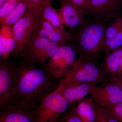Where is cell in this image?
I'll return each instance as SVG.
<instances>
[{
  "instance_id": "cell-20",
  "label": "cell",
  "mask_w": 122,
  "mask_h": 122,
  "mask_svg": "<svg viewBox=\"0 0 122 122\" xmlns=\"http://www.w3.org/2000/svg\"><path fill=\"white\" fill-rule=\"evenodd\" d=\"M27 12L37 17H41L42 10L46 5L51 0H27Z\"/></svg>"
},
{
  "instance_id": "cell-17",
  "label": "cell",
  "mask_w": 122,
  "mask_h": 122,
  "mask_svg": "<svg viewBox=\"0 0 122 122\" xmlns=\"http://www.w3.org/2000/svg\"><path fill=\"white\" fill-rule=\"evenodd\" d=\"M28 10L27 0H22L18 5L10 13L1 24L13 26L25 15Z\"/></svg>"
},
{
  "instance_id": "cell-22",
  "label": "cell",
  "mask_w": 122,
  "mask_h": 122,
  "mask_svg": "<svg viewBox=\"0 0 122 122\" xmlns=\"http://www.w3.org/2000/svg\"><path fill=\"white\" fill-rule=\"evenodd\" d=\"M95 122H120L112 114L109 110L96 106Z\"/></svg>"
},
{
  "instance_id": "cell-29",
  "label": "cell",
  "mask_w": 122,
  "mask_h": 122,
  "mask_svg": "<svg viewBox=\"0 0 122 122\" xmlns=\"http://www.w3.org/2000/svg\"><path fill=\"white\" fill-rule=\"evenodd\" d=\"M122 75V66L118 68V69L116 73V75Z\"/></svg>"
},
{
  "instance_id": "cell-25",
  "label": "cell",
  "mask_w": 122,
  "mask_h": 122,
  "mask_svg": "<svg viewBox=\"0 0 122 122\" xmlns=\"http://www.w3.org/2000/svg\"><path fill=\"white\" fill-rule=\"evenodd\" d=\"M57 122H82L73 107H69L61 116Z\"/></svg>"
},
{
  "instance_id": "cell-24",
  "label": "cell",
  "mask_w": 122,
  "mask_h": 122,
  "mask_svg": "<svg viewBox=\"0 0 122 122\" xmlns=\"http://www.w3.org/2000/svg\"><path fill=\"white\" fill-rule=\"evenodd\" d=\"M113 22L106 28V38L112 39L122 29V16H118Z\"/></svg>"
},
{
  "instance_id": "cell-21",
  "label": "cell",
  "mask_w": 122,
  "mask_h": 122,
  "mask_svg": "<svg viewBox=\"0 0 122 122\" xmlns=\"http://www.w3.org/2000/svg\"><path fill=\"white\" fill-rule=\"evenodd\" d=\"M122 46V29L112 39L105 38L103 45V51L107 54Z\"/></svg>"
},
{
  "instance_id": "cell-30",
  "label": "cell",
  "mask_w": 122,
  "mask_h": 122,
  "mask_svg": "<svg viewBox=\"0 0 122 122\" xmlns=\"http://www.w3.org/2000/svg\"><path fill=\"white\" fill-rule=\"evenodd\" d=\"M86 4H87V6L89 7L90 9V5L91 1V0H85Z\"/></svg>"
},
{
  "instance_id": "cell-7",
  "label": "cell",
  "mask_w": 122,
  "mask_h": 122,
  "mask_svg": "<svg viewBox=\"0 0 122 122\" xmlns=\"http://www.w3.org/2000/svg\"><path fill=\"white\" fill-rule=\"evenodd\" d=\"M91 95L95 104L99 107L108 108L122 102V88L113 79L95 86Z\"/></svg>"
},
{
  "instance_id": "cell-18",
  "label": "cell",
  "mask_w": 122,
  "mask_h": 122,
  "mask_svg": "<svg viewBox=\"0 0 122 122\" xmlns=\"http://www.w3.org/2000/svg\"><path fill=\"white\" fill-rule=\"evenodd\" d=\"M41 17L55 27H64L61 22L58 10L53 7L51 1L48 2L44 7L42 12Z\"/></svg>"
},
{
  "instance_id": "cell-12",
  "label": "cell",
  "mask_w": 122,
  "mask_h": 122,
  "mask_svg": "<svg viewBox=\"0 0 122 122\" xmlns=\"http://www.w3.org/2000/svg\"><path fill=\"white\" fill-rule=\"evenodd\" d=\"M122 8V0H91L90 13L99 20L116 18Z\"/></svg>"
},
{
  "instance_id": "cell-11",
  "label": "cell",
  "mask_w": 122,
  "mask_h": 122,
  "mask_svg": "<svg viewBox=\"0 0 122 122\" xmlns=\"http://www.w3.org/2000/svg\"><path fill=\"white\" fill-rule=\"evenodd\" d=\"M61 5L58 9L61 22L71 30L83 24L84 14L86 11L75 4L69 0H58Z\"/></svg>"
},
{
  "instance_id": "cell-31",
  "label": "cell",
  "mask_w": 122,
  "mask_h": 122,
  "mask_svg": "<svg viewBox=\"0 0 122 122\" xmlns=\"http://www.w3.org/2000/svg\"><path fill=\"white\" fill-rule=\"evenodd\" d=\"M7 0H0V7Z\"/></svg>"
},
{
  "instance_id": "cell-19",
  "label": "cell",
  "mask_w": 122,
  "mask_h": 122,
  "mask_svg": "<svg viewBox=\"0 0 122 122\" xmlns=\"http://www.w3.org/2000/svg\"><path fill=\"white\" fill-rule=\"evenodd\" d=\"M72 33L67 31L64 27H55L48 37L52 41L56 42H69L72 39Z\"/></svg>"
},
{
  "instance_id": "cell-9",
  "label": "cell",
  "mask_w": 122,
  "mask_h": 122,
  "mask_svg": "<svg viewBox=\"0 0 122 122\" xmlns=\"http://www.w3.org/2000/svg\"><path fill=\"white\" fill-rule=\"evenodd\" d=\"M96 84L76 81L65 82L60 79L58 85L62 96L71 105L91 94Z\"/></svg>"
},
{
  "instance_id": "cell-3",
  "label": "cell",
  "mask_w": 122,
  "mask_h": 122,
  "mask_svg": "<svg viewBox=\"0 0 122 122\" xmlns=\"http://www.w3.org/2000/svg\"><path fill=\"white\" fill-rule=\"evenodd\" d=\"M71 105L63 97L57 86L40 102L35 109V122H57Z\"/></svg>"
},
{
  "instance_id": "cell-1",
  "label": "cell",
  "mask_w": 122,
  "mask_h": 122,
  "mask_svg": "<svg viewBox=\"0 0 122 122\" xmlns=\"http://www.w3.org/2000/svg\"><path fill=\"white\" fill-rule=\"evenodd\" d=\"M25 60L13 65L15 82L13 95L15 102L35 108L42 99L57 86L54 78L45 69Z\"/></svg>"
},
{
  "instance_id": "cell-2",
  "label": "cell",
  "mask_w": 122,
  "mask_h": 122,
  "mask_svg": "<svg viewBox=\"0 0 122 122\" xmlns=\"http://www.w3.org/2000/svg\"><path fill=\"white\" fill-rule=\"evenodd\" d=\"M106 28L99 22H90L85 25L76 32L72 33V45L79 54L90 61L95 59L103 51Z\"/></svg>"
},
{
  "instance_id": "cell-13",
  "label": "cell",
  "mask_w": 122,
  "mask_h": 122,
  "mask_svg": "<svg viewBox=\"0 0 122 122\" xmlns=\"http://www.w3.org/2000/svg\"><path fill=\"white\" fill-rule=\"evenodd\" d=\"M51 41L46 38L32 35L25 46L22 56L25 61L33 63H39L42 55Z\"/></svg>"
},
{
  "instance_id": "cell-6",
  "label": "cell",
  "mask_w": 122,
  "mask_h": 122,
  "mask_svg": "<svg viewBox=\"0 0 122 122\" xmlns=\"http://www.w3.org/2000/svg\"><path fill=\"white\" fill-rule=\"evenodd\" d=\"M41 17H37L28 12L17 22L12 26L15 41V46L10 57L16 55L22 56L25 46L30 39Z\"/></svg>"
},
{
  "instance_id": "cell-23",
  "label": "cell",
  "mask_w": 122,
  "mask_h": 122,
  "mask_svg": "<svg viewBox=\"0 0 122 122\" xmlns=\"http://www.w3.org/2000/svg\"><path fill=\"white\" fill-rule=\"evenodd\" d=\"M22 0H7L0 7V21L1 24L5 18Z\"/></svg>"
},
{
  "instance_id": "cell-10",
  "label": "cell",
  "mask_w": 122,
  "mask_h": 122,
  "mask_svg": "<svg viewBox=\"0 0 122 122\" xmlns=\"http://www.w3.org/2000/svg\"><path fill=\"white\" fill-rule=\"evenodd\" d=\"M33 108L15 103L0 109V122H35Z\"/></svg>"
},
{
  "instance_id": "cell-28",
  "label": "cell",
  "mask_w": 122,
  "mask_h": 122,
  "mask_svg": "<svg viewBox=\"0 0 122 122\" xmlns=\"http://www.w3.org/2000/svg\"><path fill=\"white\" fill-rule=\"evenodd\" d=\"M113 80L116 81L122 88V75H116L115 78Z\"/></svg>"
},
{
  "instance_id": "cell-16",
  "label": "cell",
  "mask_w": 122,
  "mask_h": 122,
  "mask_svg": "<svg viewBox=\"0 0 122 122\" xmlns=\"http://www.w3.org/2000/svg\"><path fill=\"white\" fill-rule=\"evenodd\" d=\"M122 57V46L105 57L102 63L103 70L110 79L115 78Z\"/></svg>"
},
{
  "instance_id": "cell-32",
  "label": "cell",
  "mask_w": 122,
  "mask_h": 122,
  "mask_svg": "<svg viewBox=\"0 0 122 122\" xmlns=\"http://www.w3.org/2000/svg\"><path fill=\"white\" fill-rule=\"evenodd\" d=\"M122 66V57L121 60H120V63H119V68Z\"/></svg>"
},
{
  "instance_id": "cell-27",
  "label": "cell",
  "mask_w": 122,
  "mask_h": 122,
  "mask_svg": "<svg viewBox=\"0 0 122 122\" xmlns=\"http://www.w3.org/2000/svg\"><path fill=\"white\" fill-rule=\"evenodd\" d=\"M84 10L86 12L90 13V9L85 0H69Z\"/></svg>"
},
{
  "instance_id": "cell-15",
  "label": "cell",
  "mask_w": 122,
  "mask_h": 122,
  "mask_svg": "<svg viewBox=\"0 0 122 122\" xmlns=\"http://www.w3.org/2000/svg\"><path fill=\"white\" fill-rule=\"evenodd\" d=\"M73 108L82 122H95L96 105L91 97L79 101Z\"/></svg>"
},
{
  "instance_id": "cell-4",
  "label": "cell",
  "mask_w": 122,
  "mask_h": 122,
  "mask_svg": "<svg viewBox=\"0 0 122 122\" xmlns=\"http://www.w3.org/2000/svg\"><path fill=\"white\" fill-rule=\"evenodd\" d=\"M61 79L65 82H79L96 84L111 79L95 62L88 60L80 55L70 71Z\"/></svg>"
},
{
  "instance_id": "cell-8",
  "label": "cell",
  "mask_w": 122,
  "mask_h": 122,
  "mask_svg": "<svg viewBox=\"0 0 122 122\" xmlns=\"http://www.w3.org/2000/svg\"><path fill=\"white\" fill-rule=\"evenodd\" d=\"M15 82L13 65L0 59V109L16 103L13 95Z\"/></svg>"
},
{
  "instance_id": "cell-26",
  "label": "cell",
  "mask_w": 122,
  "mask_h": 122,
  "mask_svg": "<svg viewBox=\"0 0 122 122\" xmlns=\"http://www.w3.org/2000/svg\"><path fill=\"white\" fill-rule=\"evenodd\" d=\"M108 109L114 117L120 122H122V102L106 108Z\"/></svg>"
},
{
  "instance_id": "cell-14",
  "label": "cell",
  "mask_w": 122,
  "mask_h": 122,
  "mask_svg": "<svg viewBox=\"0 0 122 122\" xmlns=\"http://www.w3.org/2000/svg\"><path fill=\"white\" fill-rule=\"evenodd\" d=\"M15 46L12 26L1 24L0 29V59L7 60Z\"/></svg>"
},
{
  "instance_id": "cell-5",
  "label": "cell",
  "mask_w": 122,
  "mask_h": 122,
  "mask_svg": "<svg viewBox=\"0 0 122 122\" xmlns=\"http://www.w3.org/2000/svg\"><path fill=\"white\" fill-rule=\"evenodd\" d=\"M79 54L73 46L66 43L49 60L44 68L54 78H63L72 69Z\"/></svg>"
}]
</instances>
